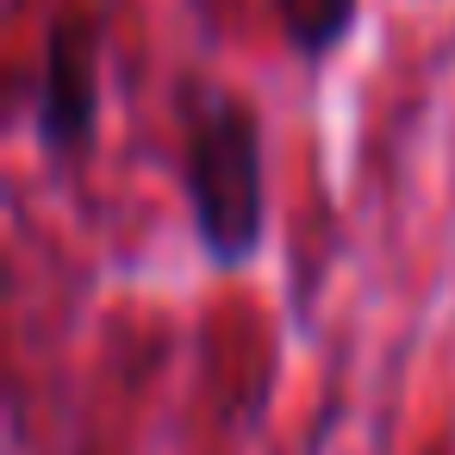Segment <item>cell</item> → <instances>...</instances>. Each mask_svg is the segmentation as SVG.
Returning <instances> with one entry per match:
<instances>
[{"label":"cell","mask_w":455,"mask_h":455,"mask_svg":"<svg viewBox=\"0 0 455 455\" xmlns=\"http://www.w3.org/2000/svg\"><path fill=\"white\" fill-rule=\"evenodd\" d=\"M181 188L200 256L219 275L250 268L268 243V144L243 94L206 82L181 100Z\"/></svg>","instance_id":"1"},{"label":"cell","mask_w":455,"mask_h":455,"mask_svg":"<svg viewBox=\"0 0 455 455\" xmlns=\"http://www.w3.org/2000/svg\"><path fill=\"white\" fill-rule=\"evenodd\" d=\"M32 125L38 150L51 163H82L94 132H100V32L82 13L51 20L44 51H38V82H32Z\"/></svg>","instance_id":"2"},{"label":"cell","mask_w":455,"mask_h":455,"mask_svg":"<svg viewBox=\"0 0 455 455\" xmlns=\"http://www.w3.org/2000/svg\"><path fill=\"white\" fill-rule=\"evenodd\" d=\"M275 20H281L287 57L306 69H324L349 44L355 20H362V0H275Z\"/></svg>","instance_id":"3"}]
</instances>
